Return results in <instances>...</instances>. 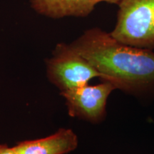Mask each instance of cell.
Returning a JSON list of instances; mask_svg holds the SVG:
<instances>
[{
  "label": "cell",
  "instance_id": "obj_4",
  "mask_svg": "<svg viewBox=\"0 0 154 154\" xmlns=\"http://www.w3.org/2000/svg\"><path fill=\"white\" fill-rule=\"evenodd\" d=\"M103 81L96 85H86L60 92L65 99L69 116L91 124H99L106 116L109 96L116 89L112 83Z\"/></svg>",
  "mask_w": 154,
  "mask_h": 154
},
{
  "label": "cell",
  "instance_id": "obj_6",
  "mask_svg": "<svg viewBox=\"0 0 154 154\" xmlns=\"http://www.w3.org/2000/svg\"><path fill=\"white\" fill-rule=\"evenodd\" d=\"M120 2L121 0H30L32 7L36 12L53 19L85 17L91 14L99 3L118 5Z\"/></svg>",
  "mask_w": 154,
  "mask_h": 154
},
{
  "label": "cell",
  "instance_id": "obj_2",
  "mask_svg": "<svg viewBox=\"0 0 154 154\" xmlns=\"http://www.w3.org/2000/svg\"><path fill=\"white\" fill-rule=\"evenodd\" d=\"M117 20L110 32L122 43L154 49V0H121Z\"/></svg>",
  "mask_w": 154,
  "mask_h": 154
},
{
  "label": "cell",
  "instance_id": "obj_7",
  "mask_svg": "<svg viewBox=\"0 0 154 154\" xmlns=\"http://www.w3.org/2000/svg\"><path fill=\"white\" fill-rule=\"evenodd\" d=\"M0 154H19L14 146L9 147L5 143H0Z\"/></svg>",
  "mask_w": 154,
  "mask_h": 154
},
{
  "label": "cell",
  "instance_id": "obj_3",
  "mask_svg": "<svg viewBox=\"0 0 154 154\" xmlns=\"http://www.w3.org/2000/svg\"><path fill=\"white\" fill-rule=\"evenodd\" d=\"M45 63L48 79L60 92L86 85L94 78H101V74L71 44H58Z\"/></svg>",
  "mask_w": 154,
  "mask_h": 154
},
{
  "label": "cell",
  "instance_id": "obj_1",
  "mask_svg": "<svg viewBox=\"0 0 154 154\" xmlns=\"http://www.w3.org/2000/svg\"><path fill=\"white\" fill-rule=\"evenodd\" d=\"M71 44L116 89L137 94L154 87L153 50L122 43L99 28L85 31Z\"/></svg>",
  "mask_w": 154,
  "mask_h": 154
},
{
  "label": "cell",
  "instance_id": "obj_5",
  "mask_svg": "<svg viewBox=\"0 0 154 154\" xmlns=\"http://www.w3.org/2000/svg\"><path fill=\"white\" fill-rule=\"evenodd\" d=\"M78 144V137L72 129L61 128L46 137L22 140L14 147L19 154H66Z\"/></svg>",
  "mask_w": 154,
  "mask_h": 154
}]
</instances>
